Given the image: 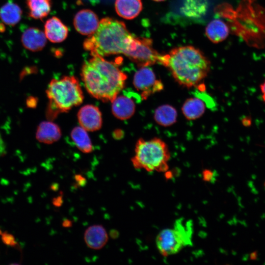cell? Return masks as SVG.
<instances>
[{
  "label": "cell",
  "mask_w": 265,
  "mask_h": 265,
  "mask_svg": "<svg viewBox=\"0 0 265 265\" xmlns=\"http://www.w3.org/2000/svg\"><path fill=\"white\" fill-rule=\"evenodd\" d=\"M81 77L87 92L103 102H112L124 88L126 75L113 62L99 55L85 61Z\"/></svg>",
  "instance_id": "cell-1"
},
{
  "label": "cell",
  "mask_w": 265,
  "mask_h": 265,
  "mask_svg": "<svg viewBox=\"0 0 265 265\" xmlns=\"http://www.w3.org/2000/svg\"><path fill=\"white\" fill-rule=\"evenodd\" d=\"M159 63L167 68L175 80L186 87L195 86L208 75L210 61L199 49L185 46L171 50L160 57Z\"/></svg>",
  "instance_id": "cell-2"
},
{
  "label": "cell",
  "mask_w": 265,
  "mask_h": 265,
  "mask_svg": "<svg viewBox=\"0 0 265 265\" xmlns=\"http://www.w3.org/2000/svg\"><path fill=\"white\" fill-rule=\"evenodd\" d=\"M133 37L123 22L106 17L100 21L94 33L84 41L83 48L92 56L124 54Z\"/></svg>",
  "instance_id": "cell-3"
},
{
  "label": "cell",
  "mask_w": 265,
  "mask_h": 265,
  "mask_svg": "<svg viewBox=\"0 0 265 265\" xmlns=\"http://www.w3.org/2000/svg\"><path fill=\"white\" fill-rule=\"evenodd\" d=\"M170 154L167 144L161 139L140 138L135 144L132 159L133 167L147 172H165L169 168Z\"/></svg>",
  "instance_id": "cell-4"
},
{
  "label": "cell",
  "mask_w": 265,
  "mask_h": 265,
  "mask_svg": "<svg viewBox=\"0 0 265 265\" xmlns=\"http://www.w3.org/2000/svg\"><path fill=\"white\" fill-rule=\"evenodd\" d=\"M46 93L54 114L67 112L81 104L83 100L81 86L74 76L53 79L48 86Z\"/></svg>",
  "instance_id": "cell-5"
},
{
  "label": "cell",
  "mask_w": 265,
  "mask_h": 265,
  "mask_svg": "<svg viewBox=\"0 0 265 265\" xmlns=\"http://www.w3.org/2000/svg\"><path fill=\"white\" fill-rule=\"evenodd\" d=\"M192 222L179 218L173 227L163 229L158 234L156 239L157 249L164 257L176 254L192 245Z\"/></svg>",
  "instance_id": "cell-6"
},
{
  "label": "cell",
  "mask_w": 265,
  "mask_h": 265,
  "mask_svg": "<svg viewBox=\"0 0 265 265\" xmlns=\"http://www.w3.org/2000/svg\"><path fill=\"white\" fill-rule=\"evenodd\" d=\"M124 54L140 68L159 63L161 56L154 48L151 39L135 36Z\"/></svg>",
  "instance_id": "cell-7"
},
{
  "label": "cell",
  "mask_w": 265,
  "mask_h": 265,
  "mask_svg": "<svg viewBox=\"0 0 265 265\" xmlns=\"http://www.w3.org/2000/svg\"><path fill=\"white\" fill-rule=\"evenodd\" d=\"M133 83L144 100L163 88L161 80L157 79L153 71L148 67H141L135 73Z\"/></svg>",
  "instance_id": "cell-8"
},
{
  "label": "cell",
  "mask_w": 265,
  "mask_h": 265,
  "mask_svg": "<svg viewBox=\"0 0 265 265\" xmlns=\"http://www.w3.org/2000/svg\"><path fill=\"white\" fill-rule=\"evenodd\" d=\"M80 126L87 131L99 130L102 125V113L99 108L92 105H87L80 108L78 113Z\"/></svg>",
  "instance_id": "cell-9"
},
{
  "label": "cell",
  "mask_w": 265,
  "mask_h": 265,
  "mask_svg": "<svg viewBox=\"0 0 265 265\" xmlns=\"http://www.w3.org/2000/svg\"><path fill=\"white\" fill-rule=\"evenodd\" d=\"M100 21L97 15L90 9H82L75 16L74 25L76 30L84 35H91L97 29Z\"/></svg>",
  "instance_id": "cell-10"
},
{
  "label": "cell",
  "mask_w": 265,
  "mask_h": 265,
  "mask_svg": "<svg viewBox=\"0 0 265 265\" xmlns=\"http://www.w3.org/2000/svg\"><path fill=\"white\" fill-rule=\"evenodd\" d=\"M108 239V236L106 229L99 225L89 227L84 234V240L86 245L93 250L102 249L107 243Z\"/></svg>",
  "instance_id": "cell-11"
},
{
  "label": "cell",
  "mask_w": 265,
  "mask_h": 265,
  "mask_svg": "<svg viewBox=\"0 0 265 265\" xmlns=\"http://www.w3.org/2000/svg\"><path fill=\"white\" fill-rule=\"evenodd\" d=\"M111 103L112 113L119 119H129L135 112L134 101L129 96H117Z\"/></svg>",
  "instance_id": "cell-12"
},
{
  "label": "cell",
  "mask_w": 265,
  "mask_h": 265,
  "mask_svg": "<svg viewBox=\"0 0 265 265\" xmlns=\"http://www.w3.org/2000/svg\"><path fill=\"white\" fill-rule=\"evenodd\" d=\"M44 33L46 38L53 43H60L67 37V27L56 17L48 19L44 26Z\"/></svg>",
  "instance_id": "cell-13"
},
{
  "label": "cell",
  "mask_w": 265,
  "mask_h": 265,
  "mask_svg": "<svg viewBox=\"0 0 265 265\" xmlns=\"http://www.w3.org/2000/svg\"><path fill=\"white\" fill-rule=\"evenodd\" d=\"M46 38L44 32L37 28L30 27L24 32L21 40L25 48L37 52L45 46Z\"/></svg>",
  "instance_id": "cell-14"
},
{
  "label": "cell",
  "mask_w": 265,
  "mask_h": 265,
  "mask_svg": "<svg viewBox=\"0 0 265 265\" xmlns=\"http://www.w3.org/2000/svg\"><path fill=\"white\" fill-rule=\"evenodd\" d=\"M61 136V131L59 126L50 121H43L39 125L36 138L40 142L52 144L58 140Z\"/></svg>",
  "instance_id": "cell-15"
},
{
  "label": "cell",
  "mask_w": 265,
  "mask_h": 265,
  "mask_svg": "<svg viewBox=\"0 0 265 265\" xmlns=\"http://www.w3.org/2000/svg\"><path fill=\"white\" fill-rule=\"evenodd\" d=\"M115 9L117 14L126 19L136 17L142 9L141 0H116Z\"/></svg>",
  "instance_id": "cell-16"
},
{
  "label": "cell",
  "mask_w": 265,
  "mask_h": 265,
  "mask_svg": "<svg viewBox=\"0 0 265 265\" xmlns=\"http://www.w3.org/2000/svg\"><path fill=\"white\" fill-rule=\"evenodd\" d=\"M229 33V29L227 25L220 19L211 21L205 29L207 37L213 43L224 41L228 37Z\"/></svg>",
  "instance_id": "cell-17"
},
{
  "label": "cell",
  "mask_w": 265,
  "mask_h": 265,
  "mask_svg": "<svg viewBox=\"0 0 265 265\" xmlns=\"http://www.w3.org/2000/svg\"><path fill=\"white\" fill-rule=\"evenodd\" d=\"M208 7V0H183L181 12L188 18H199L206 13Z\"/></svg>",
  "instance_id": "cell-18"
},
{
  "label": "cell",
  "mask_w": 265,
  "mask_h": 265,
  "mask_svg": "<svg viewBox=\"0 0 265 265\" xmlns=\"http://www.w3.org/2000/svg\"><path fill=\"white\" fill-rule=\"evenodd\" d=\"M206 105L204 102L198 97L187 99L182 107L184 116L189 120L200 118L204 113Z\"/></svg>",
  "instance_id": "cell-19"
},
{
  "label": "cell",
  "mask_w": 265,
  "mask_h": 265,
  "mask_svg": "<svg viewBox=\"0 0 265 265\" xmlns=\"http://www.w3.org/2000/svg\"><path fill=\"white\" fill-rule=\"evenodd\" d=\"M154 118L157 124L164 127H168L177 121V111L169 105H163L155 111Z\"/></svg>",
  "instance_id": "cell-20"
},
{
  "label": "cell",
  "mask_w": 265,
  "mask_h": 265,
  "mask_svg": "<svg viewBox=\"0 0 265 265\" xmlns=\"http://www.w3.org/2000/svg\"><path fill=\"white\" fill-rule=\"evenodd\" d=\"M22 10L16 3L8 2L0 9V18L5 24L14 26L20 20Z\"/></svg>",
  "instance_id": "cell-21"
},
{
  "label": "cell",
  "mask_w": 265,
  "mask_h": 265,
  "mask_svg": "<svg viewBox=\"0 0 265 265\" xmlns=\"http://www.w3.org/2000/svg\"><path fill=\"white\" fill-rule=\"evenodd\" d=\"M30 17L42 19L48 16L52 7L51 0H26Z\"/></svg>",
  "instance_id": "cell-22"
},
{
  "label": "cell",
  "mask_w": 265,
  "mask_h": 265,
  "mask_svg": "<svg viewBox=\"0 0 265 265\" xmlns=\"http://www.w3.org/2000/svg\"><path fill=\"white\" fill-rule=\"evenodd\" d=\"M71 138L77 147L82 152L89 153L93 146L87 131L80 126L74 128L71 133Z\"/></svg>",
  "instance_id": "cell-23"
},
{
  "label": "cell",
  "mask_w": 265,
  "mask_h": 265,
  "mask_svg": "<svg viewBox=\"0 0 265 265\" xmlns=\"http://www.w3.org/2000/svg\"><path fill=\"white\" fill-rule=\"evenodd\" d=\"M202 178L203 179L207 182H213L215 180L216 174L215 173L209 169H205L202 172Z\"/></svg>",
  "instance_id": "cell-24"
},
{
  "label": "cell",
  "mask_w": 265,
  "mask_h": 265,
  "mask_svg": "<svg viewBox=\"0 0 265 265\" xmlns=\"http://www.w3.org/2000/svg\"><path fill=\"white\" fill-rule=\"evenodd\" d=\"M75 180L80 186H83L86 184V180L80 175H76L75 177Z\"/></svg>",
  "instance_id": "cell-25"
},
{
  "label": "cell",
  "mask_w": 265,
  "mask_h": 265,
  "mask_svg": "<svg viewBox=\"0 0 265 265\" xmlns=\"http://www.w3.org/2000/svg\"><path fill=\"white\" fill-rule=\"evenodd\" d=\"M5 152L6 147L0 134V157L4 154Z\"/></svg>",
  "instance_id": "cell-26"
},
{
  "label": "cell",
  "mask_w": 265,
  "mask_h": 265,
  "mask_svg": "<svg viewBox=\"0 0 265 265\" xmlns=\"http://www.w3.org/2000/svg\"><path fill=\"white\" fill-rule=\"evenodd\" d=\"M260 90L262 93V97L263 101L265 103V80L260 85Z\"/></svg>",
  "instance_id": "cell-27"
},
{
  "label": "cell",
  "mask_w": 265,
  "mask_h": 265,
  "mask_svg": "<svg viewBox=\"0 0 265 265\" xmlns=\"http://www.w3.org/2000/svg\"><path fill=\"white\" fill-rule=\"evenodd\" d=\"M53 204L55 206H60L62 204L63 201L61 197H58L54 199L53 201Z\"/></svg>",
  "instance_id": "cell-28"
},
{
  "label": "cell",
  "mask_w": 265,
  "mask_h": 265,
  "mask_svg": "<svg viewBox=\"0 0 265 265\" xmlns=\"http://www.w3.org/2000/svg\"><path fill=\"white\" fill-rule=\"evenodd\" d=\"M62 226L64 227L69 228L72 226V222L68 219H66L63 221Z\"/></svg>",
  "instance_id": "cell-29"
},
{
  "label": "cell",
  "mask_w": 265,
  "mask_h": 265,
  "mask_svg": "<svg viewBox=\"0 0 265 265\" xmlns=\"http://www.w3.org/2000/svg\"><path fill=\"white\" fill-rule=\"evenodd\" d=\"M118 235V232L116 230H112L110 233V236L113 238H117Z\"/></svg>",
  "instance_id": "cell-30"
},
{
  "label": "cell",
  "mask_w": 265,
  "mask_h": 265,
  "mask_svg": "<svg viewBox=\"0 0 265 265\" xmlns=\"http://www.w3.org/2000/svg\"><path fill=\"white\" fill-rule=\"evenodd\" d=\"M155 1H158V2H159V1H164L165 0H153Z\"/></svg>",
  "instance_id": "cell-31"
}]
</instances>
